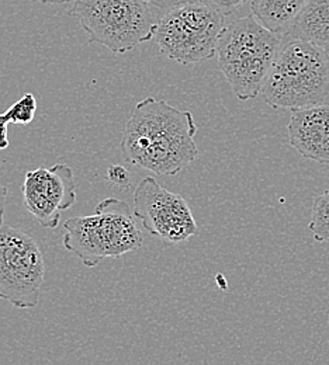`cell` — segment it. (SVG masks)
I'll use <instances>...</instances> for the list:
<instances>
[{
    "instance_id": "1",
    "label": "cell",
    "mask_w": 329,
    "mask_h": 365,
    "mask_svg": "<svg viewBox=\"0 0 329 365\" xmlns=\"http://www.w3.org/2000/svg\"><path fill=\"white\" fill-rule=\"evenodd\" d=\"M193 114L149 96L126 123L121 152L126 162L159 176H175L198 155Z\"/></svg>"
},
{
    "instance_id": "2",
    "label": "cell",
    "mask_w": 329,
    "mask_h": 365,
    "mask_svg": "<svg viewBox=\"0 0 329 365\" xmlns=\"http://www.w3.org/2000/svg\"><path fill=\"white\" fill-rule=\"evenodd\" d=\"M273 108L300 110L329 104V53L324 46L283 36L260 91Z\"/></svg>"
},
{
    "instance_id": "3",
    "label": "cell",
    "mask_w": 329,
    "mask_h": 365,
    "mask_svg": "<svg viewBox=\"0 0 329 365\" xmlns=\"http://www.w3.org/2000/svg\"><path fill=\"white\" fill-rule=\"evenodd\" d=\"M282 41L283 36L266 29L253 14L224 26L217 46L218 65L238 100L260 94Z\"/></svg>"
},
{
    "instance_id": "4",
    "label": "cell",
    "mask_w": 329,
    "mask_h": 365,
    "mask_svg": "<svg viewBox=\"0 0 329 365\" xmlns=\"http://www.w3.org/2000/svg\"><path fill=\"white\" fill-rule=\"evenodd\" d=\"M130 205L108 197L96 205L93 215L74 217L64 224L62 245L92 269L103 259H116L142 246L141 230Z\"/></svg>"
},
{
    "instance_id": "5",
    "label": "cell",
    "mask_w": 329,
    "mask_h": 365,
    "mask_svg": "<svg viewBox=\"0 0 329 365\" xmlns=\"http://www.w3.org/2000/svg\"><path fill=\"white\" fill-rule=\"evenodd\" d=\"M69 14L79 20L91 43L114 53L153 40L158 23L146 0H75Z\"/></svg>"
},
{
    "instance_id": "6",
    "label": "cell",
    "mask_w": 329,
    "mask_h": 365,
    "mask_svg": "<svg viewBox=\"0 0 329 365\" xmlns=\"http://www.w3.org/2000/svg\"><path fill=\"white\" fill-rule=\"evenodd\" d=\"M224 16L201 1L175 7L158 19L153 40L163 55L181 65L204 62L217 53Z\"/></svg>"
},
{
    "instance_id": "7",
    "label": "cell",
    "mask_w": 329,
    "mask_h": 365,
    "mask_svg": "<svg viewBox=\"0 0 329 365\" xmlns=\"http://www.w3.org/2000/svg\"><path fill=\"white\" fill-rule=\"evenodd\" d=\"M46 278L39 243L24 230L0 227V299L17 309L37 307Z\"/></svg>"
},
{
    "instance_id": "8",
    "label": "cell",
    "mask_w": 329,
    "mask_h": 365,
    "mask_svg": "<svg viewBox=\"0 0 329 365\" xmlns=\"http://www.w3.org/2000/svg\"><path fill=\"white\" fill-rule=\"evenodd\" d=\"M133 212L148 233L171 245L185 242L198 232L186 200L153 178L142 179L136 187Z\"/></svg>"
},
{
    "instance_id": "9",
    "label": "cell",
    "mask_w": 329,
    "mask_h": 365,
    "mask_svg": "<svg viewBox=\"0 0 329 365\" xmlns=\"http://www.w3.org/2000/svg\"><path fill=\"white\" fill-rule=\"evenodd\" d=\"M21 192L27 211L46 229L56 228L61 212L74 207L78 198L74 170L64 163L27 172Z\"/></svg>"
},
{
    "instance_id": "10",
    "label": "cell",
    "mask_w": 329,
    "mask_h": 365,
    "mask_svg": "<svg viewBox=\"0 0 329 365\" xmlns=\"http://www.w3.org/2000/svg\"><path fill=\"white\" fill-rule=\"evenodd\" d=\"M288 140L303 158L329 163V104L294 110L288 123Z\"/></svg>"
},
{
    "instance_id": "11",
    "label": "cell",
    "mask_w": 329,
    "mask_h": 365,
    "mask_svg": "<svg viewBox=\"0 0 329 365\" xmlns=\"http://www.w3.org/2000/svg\"><path fill=\"white\" fill-rule=\"evenodd\" d=\"M308 0H250L252 14L270 31L287 36Z\"/></svg>"
},
{
    "instance_id": "12",
    "label": "cell",
    "mask_w": 329,
    "mask_h": 365,
    "mask_svg": "<svg viewBox=\"0 0 329 365\" xmlns=\"http://www.w3.org/2000/svg\"><path fill=\"white\" fill-rule=\"evenodd\" d=\"M287 36L328 46L329 0H308Z\"/></svg>"
},
{
    "instance_id": "13",
    "label": "cell",
    "mask_w": 329,
    "mask_h": 365,
    "mask_svg": "<svg viewBox=\"0 0 329 365\" xmlns=\"http://www.w3.org/2000/svg\"><path fill=\"white\" fill-rule=\"evenodd\" d=\"M308 229L317 242H329V190L314 200Z\"/></svg>"
},
{
    "instance_id": "14",
    "label": "cell",
    "mask_w": 329,
    "mask_h": 365,
    "mask_svg": "<svg viewBox=\"0 0 329 365\" xmlns=\"http://www.w3.org/2000/svg\"><path fill=\"white\" fill-rule=\"evenodd\" d=\"M37 111V100L31 93L24 94L19 101H16L11 107H9L4 114L10 120V124H30Z\"/></svg>"
},
{
    "instance_id": "15",
    "label": "cell",
    "mask_w": 329,
    "mask_h": 365,
    "mask_svg": "<svg viewBox=\"0 0 329 365\" xmlns=\"http://www.w3.org/2000/svg\"><path fill=\"white\" fill-rule=\"evenodd\" d=\"M106 178H107L108 182H111L116 187L127 188L130 185V182H131L130 172L123 165H111L107 169Z\"/></svg>"
},
{
    "instance_id": "16",
    "label": "cell",
    "mask_w": 329,
    "mask_h": 365,
    "mask_svg": "<svg viewBox=\"0 0 329 365\" xmlns=\"http://www.w3.org/2000/svg\"><path fill=\"white\" fill-rule=\"evenodd\" d=\"M204 4H208L217 10H220L221 13H224L226 16L233 13L239 6H242L246 0H198Z\"/></svg>"
},
{
    "instance_id": "17",
    "label": "cell",
    "mask_w": 329,
    "mask_h": 365,
    "mask_svg": "<svg viewBox=\"0 0 329 365\" xmlns=\"http://www.w3.org/2000/svg\"><path fill=\"white\" fill-rule=\"evenodd\" d=\"M146 1L165 13V11H169L175 7L183 6V4H188V3H193V1H198V0H146Z\"/></svg>"
},
{
    "instance_id": "18",
    "label": "cell",
    "mask_w": 329,
    "mask_h": 365,
    "mask_svg": "<svg viewBox=\"0 0 329 365\" xmlns=\"http://www.w3.org/2000/svg\"><path fill=\"white\" fill-rule=\"evenodd\" d=\"M9 124L10 120L7 118V115L3 113L0 114V150H4L9 148L10 140H9Z\"/></svg>"
},
{
    "instance_id": "19",
    "label": "cell",
    "mask_w": 329,
    "mask_h": 365,
    "mask_svg": "<svg viewBox=\"0 0 329 365\" xmlns=\"http://www.w3.org/2000/svg\"><path fill=\"white\" fill-rule=\"evenodd\" d=\"M6 201H7V188L0 182V227L3 225L4 218V210H6Z\"/></svg>"
},
{
    "instance_id": "20",
    "label": "cell",
    "mask_w": 329,
    "mask_h": 365,
    "mask_svg": "<svg viewBox=\"0 0 329 365\" xmlns=\"http://www.w3.org/2000/svg\"><path fill=\"white\" fill-rule=\"evenodd\" d=\"M31 1H39V3H46V4H64V3H71L75 0H31Z\"/></svg>"
},
{
    "instance_id": "21",
    "label": "cell",
    "mask_w": 329,
    "mask_h": 365,
    "mask_svg": "<svg viewBox=\"0 0 329 365\" xmlns=\"http://www.w3.org/2000/svg\"><path fill=\"white\" fill-rule=\"evenodd\" d=\"M325 49H327V52H328V53H329V46H325Z\"/></svg>"
}]
</instances>
